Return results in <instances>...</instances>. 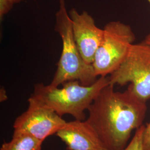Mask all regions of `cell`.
I'll use <instances>...</instances> for the list:
<instances>
[{"label": "cell", "instance_id": "1", "mask_svg": "<svg viewBox=\"0 0 150 150\" xmlns=\"http://www.w3.org/2000/svg\"><path fill=\"white\" fill-rule=\"evenodd\" d=\"M147 110L146 102L129 85L126 90L119 92L109 83L88 108L86 121L106 150H122L129 144L133 131L144 125Z\"/></svg>", "mask_w": 150, "mask_h": 150}, {"label": "cell", "instance_id": "2", "mask_svg": "<svg viewBox=\"0 0 150 150\" xmlns=\"http://www.w3.org/2000/svg\"><path fill=\"white\" fill-rule=\"evenodd\" d=\"M110 83L106 76H101L89 86L77 80L69 81L62 87L36 83L28 98L38 105L52 110L60 116L70 115L75 120H86L85 111L102 89Z\"/></svg>", "mask_w": 150, "mask_h": 150}, {"label": "cell", "instance_id": "3", "mask_svg": "<svg viewBox=\"0 0 150 150\" xmlns=\"http://www.w3.org/2000/svg\"><path fill=\"white\" fill-rule=\"evenodd\" d=\"M54 30L62 40V52L50 85L59 87L69 81H79L82 85L89 86L97 80L93 66L83 59L75 42L72 22L67 10L65 0H59L55 16Z\"/></svg>", "mask_w": 150, "mask_h": 150}, {"label": "cell", "instance_id": "4", "mask_svg": "<svg viewBox=\"0 0 150 150\" xmlns=\"http://www.w3.org/2000/svg\"><path fill=\"white\" fill-rule=\"evenodd\" d=\"M103 30L102 41L92 64L97 77L107 76L116 70L135 40L131 27L118 21L108 22Z\"/></svg>", "mask_w": 150, "mask_h": 150}, {"label": "cell", "instance_id": "5", "mask_svg": "<svg viewBox=\"0 0 150 150\" xmlns=\"http://www.w3.org/2000/svg\"><path fill=\"white\" fill-rule=\"evenodd\" d=\"M110 84L130 83L134 93L145 102L150 99V47L143 42L132 44L125 59L108 77Z\"/></svg>", "mask_w": 150, "mask_h": 150}, {"label": "cell", "instance_id": "6", "mask_svg": "<svg viewBox=\"0 0 150 150\" xmlns=\"http://www.w3.org/2000/svg\"><path fill=\"white\" fill-rule=\"evenodd\" d=\"M27 110L16 118L14 132L31 135L43 141L56 133L66 123L61 116L51 109L28 100Z\"/></svg>", "mask_w": 150, "mask_h": 150}, {"label": "cell", "instance_id": "7", "mask_svg": "<svg viewBox=\"0 0 150 150\" xmlns=\"http://www.w3.org/2000/svg\"><path fill=\"white\" fill-rule=\"evenodd\" d=\"M75 42L83 59L92 64L102 41L103 30L97 27L94 18L87 12L79 13L75 8L69 12Z\"/></svg>", "mask_w": 150, "mask_h": 150}, {"label": "cell", "instance_id": "8", "mask_svg": "<svg viewBox=\"0 0 150 150\" xmlns=\"http://www.w3.org/2000/svg\"><path fill=\"white\" fill-rule=\"evenodd\" d=\"M56 135L67 146V150H107L86 120L67 122Z\"/></svg>", "mask_w": 150, "mask_h": 150}, {"label": "cell", "instance_id": "9", "mask_svg": "<svg viewBox=\"0 0 150 150\" xmlns=\"http://www.w3.org/2000/svg\"><path fill=\"white\" fill-rule=\"evenodd\" d=\"M42 144L31 135L13 132L11 140L4 142L0 150H41Z\"/></svg>", "mask_w": 150, "mask_h": 150}, {"label": "cell", "instance_id": "10", "mask_svg": "<svg viewBox=\"0 0 150 150\" xmlns=\"http://www.w3.org/2000/svg\"><path fill=\"white\" fill-rule=\"evenodd\" d=\"M145 126L143 125L137 129L131 140L122 150H144L143 145Z\"/></svg>", "mask_w": 150, "mask_h": 150}, {"label": "cell", "instance_id": "11", "mask_svg": "<svg viewBox=\"0 0 150 150\" xmlns=\"http://www.w3.org/2000/svg\"><path fill=\"white\" fill-rule=\"evenodd\" d=\"M22 0H0V19L4 17L11 11L13 6L21 2Z\"/></svg>", "mask_w": 150, "mask_h": 150}, {"label": "cell", "instance_id": "12", "mask_svg": "<svg viewBox=\"0 0 150 150\" xmlns=\"http://www.w3.org/2000/svg\"><path fill=\"white\" fill-rule=\"evenodd\" d=\"M143 145L144 150H150V121L145 126Z\"/></svg>", "mask_w": 150, "mask_h": 150}, {"label": "cell", "instance_id": "13", "mask_svg": "<svg viewBox=\"0 0 150 150\" xmlns=\"http://www.w3.org/2000/svg\"><path fill=\"white\" fill-rule=\"evenodd\" d=\"M144 42L150 47V33L146 36V37L145 38Z\"/></svg>", "mask_w": 150, "mask_h": 150}, {"label": "cell", "instance_id": "14", "mask_svg": "<svg viewBox=\"0 0 150 150\" xmlns=\"http://www.w3.org/2000/svg\"><path fill=\"white\" fill-rule=\"evenodd\" d=\"M147 1H149V3H150V0H147Z\"/></svg>", "mask_w": 150, "mask_h": 150}, {"label": "cell", "instance_id": "15", "mask_svg": "<svg viewBox=\"0 0 150 150\" xmlns=\"http://www.w3.org/2000/svg\"></svg>", "mask_w": 150, "mask_h": 150}]
</instances>
